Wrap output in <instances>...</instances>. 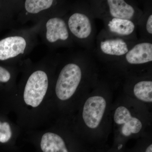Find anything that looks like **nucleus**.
<instances>
[{
  "mask_svg": "<svg viewBox=\"0 0 152 152\" xmlns=\"http://www.w3.org/2000/svg\"><path fill=\"white\" fill-rule=\"evenodd\" d=\"M68 26L74 36L79 39L85 41L86 43L90 42L94 34L92 20L86 13L72 14L69 18Z\"/></svg>",
  "mask_w": 152,
  "mask_h": 152,
  "instance_id": "7",
  "label": "nucleus"
},
{
  "mask_svg": "<svg viewBox=\"0 0 152 152\" xmlns=\"http://www.w3.org/2000/svg\"><path fill=\"white\" fill-rule=\"evenodd\" d=\"M127 64L131 66H143L152 62V43L150 42L135 43L124 56Z\"/></svg>",
  "mask_w": 152,
  "mask_h": 152,
  "instance_id": "9",
  "label": "nucleus"
},
{
  "mask_svg": "<svg viewBox=\"0 0 152 152\" xmlns=\"http://www.w3.org/2000/svg\"><path fill=\"white\" fill-rule=\"evenodd\" d=\"M145 152H152V144H150V145L147 147Z\"/></svg>",
  "mask_w": 152,
  "mask_h": 152,
  "instance_id": "18",
  "label": "nucleus"
},
{
  "mask_svg": "<svg viewBox=\"0 0 152 152\" xmlns=\"http://www.w3.org/2000/svg\"><path fill=\"white\" fill-rule=\"evenodd\" d=\"M53 4L52 0H26L25 7L26 10L31 14H37L50 8Z\"/></svg>",
  "mask_w": 152,
  "mask_h": 152,
  "instance_id": "14",
  "label": "nucleus"
},
{
  "mask_svg": "<svg viewBox=\"0 0 152 152\" xmlns=\"http://www.w3.org/2000/svg\"><path fill=\"white\" fill-rule=\"evenodd\" d=\"M48 87V79L44 71L38 70L31 74L28 79L24 91L26 104L37 107L42 102Z\"/></svg>",
  "mask_w": 152,
  "mask_h": 152,
  "instance_id": "4",
  "label": "nucleus"
},
{
  "mask_svg": "<svg viewBox=\"0 0 152 152\" xmlns=\"http://www.w3.org/2000/svg\"><path fill=\"white\" fill-rule=\"evenodd\" d=\"M98 41V48L101 54L110 58L123 57L135 44L134 41L128 40L116 37L105 31L102 33Z\"/></svg>",
  "mask_w": 152,
  "mask_h": 152,
  "instance_id": "5",
  "label": "nucleus"
},
{
  "mask_svg": "<svg viewBox=\"0 0 152 152\" xmlns=\"http://www.w3.org/2000/svg\"><path fill=\"white\" fill-rule=\"evenodd\" d=\"M114 122L118 127L120 134L124 137H129L140 133L143 129V124L125 105H120L115 110L113 114Z\"/></svg>",
  "mask_w": 152,
  "mask_h": 152,
  "instance_id": "6",
  "label": "nucleus"
},
{
  "mask_svg": "<svg viewBox=\"0 0 152 152\" xmlns=\"http://www.w3.org/2000/svg\"><path fill=\"white\" fill-rule=\"evenodd\" d=\"M2 124V123H1V121H0V128H1V126Z\"/></svg>",
  "mask_w": 152,
  "mask_h": 152,
  "instance_id": "19",
  "label": "nucleus"
},
{
  "mask_svg": "<svg viewBox=\"0 0 152 152\" xmlns=\"http://www.w3.org/2000/svg\"><path fill=\"white\" fill-rule=\"evenodd\" d=\"M133 93L138 100L145 103L152 104V80H143L137 82L133 87Z\"/></svg>",
  "mask_w": 152,
  "mask_h": 152,
  "instance_id": "13",
  "label": "nucleus"
},
{
  "mask_svg": "<svg viewBox=\"0 0 152 152\" xmlns=\"http://www.w3.org/2000/svg\"><path fill=\"white\" fill-rule=\"evenodd\" d=\"M107 104L104 96L100 94H94L86 99L82 117L87 129L96 131L100 127L107 112Z\"/></svg>",
  "mask_w": 152,
  "mask_h": 152,
  "instance_id": "3",
  "label": "nucleus"
},
{
  "mask_svg": "<svg viewBox=\"0 0 152 152\" xmlns=\"http://www.w3.org/2000/svg\"><path fill=\"white\" fill-rule=\"evenodd\" d=\"M40 145L43 152H69L62 138L55 133L44 134L41 139Z\"/></svg>",
  "mask_w": 152,
  "mask_h": 152,
  "instance_id": "12",
  "label": "nucleus"
},
{
  "mask_svg": "<svg viewBox=\"0 0 152 152\" xmlns=\"http://www.w3.org/2000/svg\"><path fill=\"white\" fill-rule=\"evenodd\" d=\"M46 38L50 42L58 40L66 41L69 39V32L65 22L62 19L55 18L50 19L46 25Z\"/></svg>",
  "mask_w": 152,
  "mask_h": 152,
  "instance_id": "11",
  "label": "nucleus"
},
{
  "mask_svg": "<svg viewBox=\"0 0 152 152\" xmlns=\"http://www.w3.org/2000/svg\"><path fill=\"white\" fill-rule=\"evenodd\" d=\"M95 8L94 12L96 15L102 19L107 18H115L132 21L139 24L143 16L142 12L135 5L124 0H107L104 1Z\"/></svg>",
  "mask_w": 152,
  "mask_h": 152,
  "instance_id": "1",
  "label": "nucleus"
},
{
  "mask_svg": "<svg viewBox=\"0 0 152 152\" xmlns=\"http://www.w3.org/2000/svg\"><path fill=\"white\" fill-rule=\"evenodd\" d=\"M145 25L144 28L145 30L146 33L149 37L152 35V14L151 13L149 14L148 17L145 20V23H144Z\"/></svg>",
  "mask_w": 152,
  "mask_h": 152,
  "instance_id": "16",
  "label": "nucleus"
},
{
  "mask_svg": "<svg viewBox=\"0 0 152 152\" xmlns=\"http://www.w3.org/2000/svg\"><path fill=\"white\" fill-rule=\"evenodd\" d=\"M103 20L106 32L128 40L134 41L137 25L132 21L110 18Z\"/></svg>",
  "mask_w": 152,
  "mask_h": 152,
  "instance_id": "8",
  "label": "nucleus"
},
{
  "mask_svg": "<svg viewBox=\"0 0 152 152\" xmlns=\"http://www.w3.org/2000/svg\"><path fill=\"white\" fill-rule=\"evenodd\" d=\"M12 137V131L8 123L4 122L0 128V142L6 143Z\"/></svg>",
  "mask_w": 152,
  "mask_h": 152,
  "instance_id": "15",
  "label": "nucleus"
},
{
  "mask_svg": "<svg viewBox=\"0 0 152 152\" xmlns=\"http://www.w3.org/2000/svg\"><path fill=\"white\" fill-rule=\"evenodd\" d=\"M11 77L10 72L6 69L0 66V82L6 83L9 81Z\"/></svg>",
  "mask_w": 152,
  "mask_h": 152,
  "instance_id": "17",
  "label": "nucleus"
},
{
  "mask_svg": "<svg viewBox=\"0 0 152 152\" xmlns=\"http://www.w3.org/2000/svg\"><path fill=\"white\" fill-rule=\"evenodd\" d=\"M83 78V71L75 63L66 65L60 72L56 86V93L60 100L69 99L77 90Z\"/></svg>",
  "mask_w": 152,
  "mask_h": 152,
  "instance_id": "2",
  "label": "nucleus"
},
{
  "mask_svg": "<svg viewBox=\"0 0 152 152\" xmlns=\"http://www.w3.org/2000/svg\"><path fill=\"white\" fill-rule=\"evenodd\" d=\"M26 47L24 38L19 36L8 37L0 41V60L4 61L23 54Z\"/></svg>",
  "mask_w": 152,
  "mask_h": 152,
  "instance_id": "10",
  "label": "nucleus"
}]
</instances>
